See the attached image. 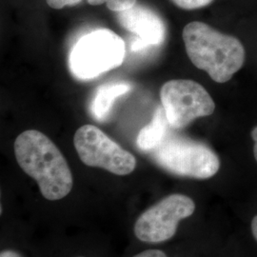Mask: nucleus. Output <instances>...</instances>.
<instances>
[{
  "mask_svg": "<svg viewBox=\"0 0 257 257\" xmlns=\"http://www.w3.org/2000/svg\"><path fill=\"white\" fill-rule=\"evenodd\" d=\"M14 150L19 167L37 181L47 200L57 201L71 193L72 171L60 150L43 133L23 132L16 139Z\"/></svg>",
  "mask_w": 257,
  "mask_h": 257,
  "instance_id": "obj_1",
  "label": "nucleus"
},
{
  "mask_svg": "<svg viewBox=\"0 0 257 257\" xmlns=\"http://www.w3.org/2000/svg\"><path fill=\"white\" fill-rule=\"evenodd\" d=\"M182 37L192 63L215 82H228L245 62V49L238 38L222 34L206 23H189Z\"/></svg>",
  "mask_w": 257,
  "mask_h": 257,
  "instance_id": "obj_2",
  "label": "nucleus"
},
{
  "mask_svg": "<svg viewBox=\"0 0 257 257\" xmlns=\"http://www.w3.org/2000/svg\"><path fill=\"white\" fill-rule=\"evenodd\" d=\"M151 154L157 165L177 176L208 179L220 169L219 157L209 146L171 133Z\"/></svg>",
  "mask_w": 257,
  "mask_h": 257,
  "instance_id": "obj_3",
  "label": "nucleus"
},
{
  "mask_svg": "<svg viewBox=\"0 0 257 257\" xmlns=\"http://www.w3.org/2000/svg\"><path fill=\"white\" fill-rule=\"evenodd\" d=\"M125 42L109 29H98L81 37L70 55V69L78 79L89 80L121 66Z\"/></svg>",
  "mask_w": 257,
  "mask_h": 257,
  "instance_id": "obj_4",
  "label": "nucleus"
},
{
  "mask_svg": "<svg viewBox=\"0 0 257 257\" xmlns=\"http://www.w3.org/2000/svg\"><path fill=\"white\" fill-rule=\"evenodd\" d=\"M162 108L170 127L179 130L193 120L209 116L215 110L211 94L200 85L189 79H174L160 90Z\"/></svg>",
  "mask_w": 257,
  "mask_h": 257,
  "instance_id": "obj_5",
  "label": "nucleus"
},
{
  "mask_svg": "<svg viewBox=\"0 0 257 257\" xmlns=\"http://www.w3.org/2000/svg\"><path fill=\"white\" fill-rule=\"evenodd\" d=\"M74 145L80 160L89 167L116 175H130L137 167L135 156L93 125H84L76 131Z\"/></svg>",
  "mask_w": 257,
  "mask_h": 257,
  "instance_id": "obj_6",
  "label": "nucleus"
},
{
  "mask_svg": "<svg viewBox=\"0 0 257 257\" xmlns=\"http://www.w3.org/2000/svg\"><path fill=\"white\" fill-rule=\"evenodd\" d=\"M195 204L187 195L174 193L162 198L144 211L135 224V234L140 241L156 244L175 236L178 223L193 215Z\"/></svg>",
  "mask_w": 257,
  "mask_h": 257,
  "instance_id": "obj_7",
  "label": "nucleus"
},
{
  "mask_svg": "<svg viewBox=\"0 0 257 257\" xmlns=\"http://www.w3.org/2000/svg\"><path fill=\"white\" fill-rule=\"evenodd\" d=\"M117 21L122 27L136 35L146 48L161 45L166 38V25L161 17L143 5L118 13Z\"/></svg>",
  "mask_w": 257,
  "mask_h": 257,
  "instance_id": "obj_8",
  "label": "nucleus"
},
{
  "mask_svg": "<svg viewBox=\"0 0 257 257\" xmlns=\"http://www.w3.org/2000/svg\"><path fill=\"white\" fill-rule=\"evenodd\" d=\"M130 90L131 85L126 82L108 83L100 86L94 93L90 105V111L94 119L98 122L107 119L116 98Z\"/></svg>",
  "mask_w": 257,
  "mask_h": 257,
  "instance_id": "obj_9",
  "label": "nucleus"
},
{
  "mask_svg": "<svg viewBox=\"0 0 257 257\" xmlns=\"http://www.w3.org/2000/svg\"><path fill=\"white\" fill-rule=\"evenodd\" d=\"M170 125L163 108L158 107L153 119L142 128L137 138V145L142 152H153L169 134Z\"/></svg>",
  "mask_w": 257,
  "mask_h": 257,
  "instance_id": "obj_10",
  "label": "nucleus"
},
{
  "mask_svg": "<svg viewBox=\"0 0 257 257\" xmlns=\"http://www.w3.org/2000/svg\"><path fill=\"white\" fill-rule=\"evenodd\" d=\"M137 1L138 0H107L106 5L111 12L121 13L135 7Z\"/></svg>",
  "mask_w": 257,
  "mask_h": 257,
  "instance_id": "obj_11",
  "label": "nucleus"
},
{
  "mask_svg": "<svg viewBox=\"0 0 257 257\" xmlns=\"http://www.w3.org/2000/svg\"><path fill=\"white\" fill-rule=\"evenodd\" d=\"M175 5L183 10L201 9L210 5L213 0H172Z\"/></svg>",
  "mask_w": 257,
  "mask_h": 257,
  "instance_id": "obj_12",
  "label": "nucleus"
},
{
  "mask_svg": "<svg viewBox=\"0 0 257 257\" xmlns=\"http://www.w3.org/2000/svg\"><path fill=\"white\" fill-rule=\"evenodd\" d=\"M47 4L55 10L63 9L65 7L75 6L82 0H46Z\"/></svg>",
  "mask_w": 257,
  "mask_h": 257,
  "instance_id": "obj_13",
  "label": "nucleus"
},
{
  "mask_svg": "<svg viewBox=\"0 0 257 257\" xmlns=\"http://www.w3.org/2000/svg\"><path fill=\"white\" fill-rule=\"evenodd\" d=\"M133 257H167L165 252L159 249H147Z\"/></svg>",
  "mask_w": 257,
  "mask_h": 257,
  "instance_id": "obj_14",
  "label": "nucleus"
},
{
  "mask_svg": "<svg viewBox=\"0 0 257 257\" xmlns=\"http://www.w3.org/2000/svg\"><path fill=\"white\" fill-rule=\"evenodd\" d=\"M0 257H23L19 252L13 250V249H6L2 250L0 253Z\"/></svg>",
  "mask_w": 257,
  "mask_h": 257,
  "instance_id": "obj_15",
  "label": "nucleus"
},
{
  "mask_svg": "<svg viewBox=\"0 0 257 257\" xmlns=\"http://www.w3.org/2000/svg\"><path fill=\"white\" fill-rule=\"evenodd\" d=\"M251 138H252V140L254 142L253 154H254V157H255V160H256L257 162V126L251 132Z\"/></svg>",
  "mask_w": 257,
  "mask_h": 257,
  "instance_id": "obj_16",
  "label": "nucleus"
},
{
  "mask_svg": "<svg viewBox=\"0 0 257 257\" xmlns=\"http://www.w3.org/2000/svg\"><path fill=\"white\" fill-rule=\"evenodd\" d=\"M251 231L253 234V237L257 241V215L253 217V219L251 221Z\"/></svg>",
  "mask_w": 257,
  "mask_h": 257,
  "instance_id": "obj_17",
  "label": "nucleus"
},
{
  "mask_svg": "<svg viewBox=\"0 0 257 257\" xmlns=\"http://www.w3.org/2000/svg\"><path fill=\"white\" fill-rule=\"evenodd\" d=\"M107 0H88L89 4L92 5V6H98L101 5L103 3H106Z\"/></svg>",
  "mask_w": 257,
  "mask_h": 257,
  "instance_id": "obj_18",
  "label": "nucleus"
},
{
  "mask_svg": "<svg viewBox=\"0 0 257 257\" xmlns=\"http://www.w3.org/2000/svg\"><path fill=\"white\" fill-rule=\"evenodd\" d=\"M77 257H84V256H77Z\"/></svg>",
  "mask_w": 257,
  "mask_h": 257,
  "instance_id": "obj_19",
  "label": "nucleus"
}]
</instances>
